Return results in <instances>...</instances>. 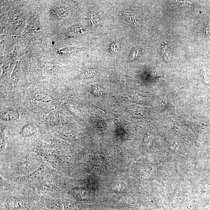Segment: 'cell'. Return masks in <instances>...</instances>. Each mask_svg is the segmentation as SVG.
I'll list each match as a JSON object with an SVG mask.
<instances>
[{
    "label": "cell",
    "mask_w": 210,
    "mask_h": 210,
    "mask_svg": "<svg viewBox=\"0 0 210 210\" xmlns=\"http://www.w3.org/2000/svg\"><path fill=\"white\" fill-rule=\"evenodd\" d=\"M69 14L68 8L64 6H56L52 7L50 10V15L54 18L64 19Z\"/></svg>",
    "instance_id": "obj_1"
},
{
    "label": "cell",
    "mask_w": 210,
    "mask_h": 210,
    "mask_svg": "<svg viewBox=\"0 0 210 210\" xmlns=\"http://www.w3.org/2000/svg\"><path fill=\"white\" fill-rule=\"evenodd\" d=\"M19 117V114L14 110H8L4 111L1 115L2 119L5 121H12L17 119Z\"/></svg>",
    "instance_id": "obj_2"
},
{
    "label": "cell",
    "mask_w": 210,
    "mask_h": 210,
    "mask_svg": "<svg viewBox=\"0 0 210 210\" xmlns=\"http://www.w3.org/2000/svg\"><path fill=\"white\" fill-rule=\"evenodd\" d=\"M163 47L162 54L164 60L166 61H170L172 59V50L168 44L164 43L162 44Z\"/></svg>",
    "instance_id": "obj_3"
},
{
    "label": "cell",
    "mask_w": 210,
    "mask_h": 210,
    "mask_svg": "<svg viewBox=\"0 0 210 210\" xmlns=\"http://www.w3.org/2000/svg\"><path fill=\"white\" fill-rule=\"evenodd\" d=\"M95 70L93 69L86 70L84 72L82 73L80 75V77L82 78H88V77H92L94 76L95 74Z\"/></svg>",
    "instance_id": "obj_4"
}]
</instances>
